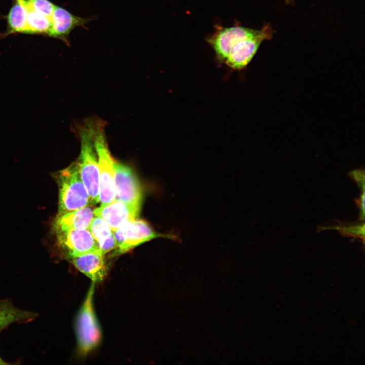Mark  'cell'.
<instances>
[{
  "instance_id": "1",
  "label": "cell",
  "mask_w": 365,
  "mask_h": 365,
  "mask_svg": "<svg viewBox=\"0 0 365 365\" xmlns=\"http://www.w3.org/2000/svg\"><path fill=\"white\" fill-rule=\"evenodd\" d=\"M91 133L97 154L99 178V202L107 204L115 200V161L108 149L104 123L100 120L86 122Z\"/></svg>"
},
{
  "instance_id": "2",
  "label": "cell",
  "mask_w": 365,
  "mask_h": 365,
  "mask_svg": "<svg viewBox=\"0 0 365 365\" xmlns=\"http://www.w3.org/2000/svg\"><path fill=\"white\" fill-rule=\"evenodd\" d=\"M58 188L57 215L91 205L87 190L81 177L77 162L55 174Z\"/></svg>"
},
{
  "instance_id": "3",
  "label": "cell",
  "mask_w": 365,
  "mask_h": 365,
  "mask_svg": "<svg viewBox=\"0 0 365 365\" xmlns=\"http://www.w3.org/2000/svg\"><path fill=\"white\" fill-rule=\"evenodd\" d=\"M81 153L77 162L82 180L88 193L91 205L99 202L98 160L91 133L85 122L78 129Z\"/></svg>"
},
{
  "instance_id": "4",
  "label": "cell",
  "mask_w": 365,
  "mask_h": 365,
  "mask_svg": "<svg viewBox=\"0 0 365 365\" xmlns=\"http://www.w3.org/2000/svg\"><path fill=\"white\" fill-rule=\"evenodd\" d=\"M95 283L90 285L76 320V330L80 353L86 355L95 348L101 339V331L93 307Z\"/></svg>"
},
{
  "instance_id": "5",
  "label": "cell",
  "mask_w": 365,
  "mask_h": 365,
  "mask_svg": "<svg viewBox=\"0 0 365 365\" xmlns=\"http://www.w3.org/2000/svg\"><path fill=\"white\" fill-rule=\"evenodd\" d=\"M117 252L126 253L134 247L157 238L177 239L173 234H161L155 231L146 222L135 220L113 231Z\"/></svg>"
},
{
  "instance_id": "6",
  "label": "cell",
  "mask_w": 365,
  "mask_h": 365,
  "mask_svg": "<svg viewBox=\"0 0 365 365\" xmlns=\"http://www.w3.org/2000/svg\"><path fill=\"white\" fill-rule=\"evenodd\" d=\"M115 200L140 207L142 192L139 182L128 166L115 162Z\"/></svg>"
},
{
  "instance_id": "7",
  "label": "cell",
  "mask_w": 365,
  "mask_h": 365,
  "mask_svg": "<svg viewBox=\"0 0 365 365\" xmlns=\"http://www.w3.org/2000/svg\"><path fill=\"white\" fill-rule=\"evenodd\" d=\"M59 247L68 258L97 250V242L88 229L53 230Z\"/></svg>"
},
{
  "instance_id": "8",
  "label": "cell",
  "mask_w": 365,
  "mask_h": 365,
  "mask_svg": "<svg viewBox=\"0 0 365 365\" xmlns=\"http://www.w3.org/2000/svg\"><path fill=\"white\" fill-rule=\"evenodd\" d=\"M261 30L242 26L221 28L208 41L214 49L218 60L225 62L236 45L244 39L258 35Z\"/></svg>"
},
{
  "instance_id": "9",
  "label": "cell",
  "mask_w": 365,
  "mask_h": 365,
  "mask_svg": "<svg viewBox=\"0 0 365 365\" xmlns=\"http://www.w3.org/2000/svg\"><path fill=\"white\" fill-rule=\"evenodd\" d=\"M271 28L266 26L258 35L240 41L232 49L225 62L234 69L244 68L251 60L261 43L271 38Z\"/></svg>"
},
{
  "instance_id": "10",
  "label": "cell",
  "mask_w": 365,
  "mask_h": 365,
  "mask_svg": "<svg viewBox=\"0 0 365 365\" xmlns=\"http://www.w3.org/2000/svg\"><path fill=\"white\" fill-rule=\"evenodd\" d=\"M140 207L115 200L111 203L95 208V216L105 220L114 231L127 223L137 218Z\"/></svg>"
},
{
  "instance_id": "11",
  "label": "cell",
  "mask_w": 365,
  "mask_h": 365,
  "mask_svg": "<svg viewBox=\"0 0 365 365\" xmlns=\"http://www.w3.org/2000/svg\"><path fill=\"white\" fill-rule=\"evenodd\" d=\"M52 27L48 34L49 36L63 41L69 45L68 36L71 31L77 27L87 28L86 25L93 18H83L74 15L66 10L55 6L51 16Z\"/></svg>"
},
{
  "instance_id": "12",
  "label": "cell",
  "mask_w": 365,
  "mask_h": 365,
  "mask_svg": "<svg viewBox=\"0 0 365 365\" xmlns=\"http://www.w3.org/2000/svg\"><path fill=\"white\" fill-rule=\"evenodd\" d=\"M104 254L98 249L81 255L69 257L72 264L93 282H101L107 273Z\"/></svg>"
},
{
  "instance_id": "13",
  "label": "cell",
  "mask_w": 365,
  "mask_h": 365,
  "mask_svg": "<svg viewBox=\"0 0 365 365\" xmlns=\"http://www.w3.org/2000/svg\"><path fill=\"white\" fill-rule=\"evenodd\" d=\"M94 210L91 205H88L61 215H57L53 224V230L88 229L95 216Z\"/></svg>"
},
{
  "instance_id": "14",
  "label": "cell",
  "mask_w": 365,
  "mask_h": 365,
  "mask_svg": "<svg viewBox=\"0 0 365 365\" xmlns=\"http://www.w3.org/2000/svg\"><path fill=\"white\" fill-rule=\"evenodd\" d=\"M88 230L102 254H105L116 247L113 231L103 218L94 216Z\"/></svg>"
},
{
  "instance_id": "15",
  "label": "cell",
  "mask_w": 365,
  "mask_h": 365,
  "mask_svg": "<svg viewBox=\"0 0 365 365\" xmlns=\"http://www.w3.org/2000/svg\"><path fill=\"white\" fill-rule=\"evenodd\" d=\"M36 316V313L18 308L9 300H0V332L12 323L29 322Z\"/></svg>"
},
{
  "instance_id": "16",
  "label": "cell",
  "mask_w": 365,
  "mask_h": 365,
  "mask_svg": "<svg viewBox=\"0 0 365 365\" xmlns=\"http://www.w3.org/2000/svg\"><path fill=\"white\" fill-rule=\"evenodd\" d=\"M7 29L5 35L14 33H25L26 26V10L16 1L7 16Z\"/></svg>"
},
{
  "instance_id": "17",
  "label": "cell",
  "mask_w": 365,
  "mask_h": 365,
  "mask_svg": "<svg viewBox=\"0 0 365 365\" xmlns=\"http://www.w3.org/2000/svg\"><path fill=\"white\" fill-rule=\"evenodd\" d=\"M26 10L25 33L45 34L48 35L52 27L51 19L31 9L26 8Z\"/></svg>"
},
{
  "instance_id": "18",
  "label": "cell",
  "mask_w": 365,
  "mask_h": 365,
  "mask_svg": "<svg viewBox=\"0 0 365 365\" xmlns=\"http://www.w3.org/2000/svg\"><path fill=\"white\" fill-rule=\"evenodd\" d=\"M26 8L51 18L55 5L48 0H24Z\"/></svg>"
},
{
  "instance_id": "19",
  "label": "cell",
  "mask_w": 365,
  "mask_h": 365,
  "mask_svg": "<svg viewBox=\"0 0 365 365\" xmlns=\"http://www.w3.org/2000/svg\"><path fill=\"white\" fill-rule=\"evenodd\" d=\"M338 230L345 234L356 236L364 239V225L350 227H340Z\"/></svg>"
},
{
  "instance_id": "20",
  "label": "cell",
  "mask_w": 365,
  "mask_h": 365,
  "mask_svg": "<svg viewBox=\"0 0 365 365\" xmlns=\"http://www.w3.org/2000/svg\"><path fill=\"white\" fill-rule=\"evenodd\" d=\"M356 182L359 184V186L364 190V171L360 170H354L351 172L350 174Z\"/></svg>"
},
{
  "instance_id": "21",
  "label": "cell",
  "mask_w": 365,
  "mask_h": 365,
  "mask_svg": "<svg viewBox=\"0 0 365 365\" xmlns=\"http://www.w3.org/2000/svg\"><path fill=\"white\" fill-rule=\"evenodd\" d=\"M359 207L360 208V216L361 220L364 219V193L362 192V194L360 195L359 198ZM360 219V220H361Z\"/></svg>"
},
{
  "instance_id": "22",
  "label": "cell",
  "mask_w": 365,
  "mask_h": 365,
  "mask_svg": "<svg viewBox=\"0 0 365 365\" xmlns=\"http://www.w3.org/2000/svg\"><path fill=\"white\" fill-rule=\"evenodd\" d=\"M8 362H5L0 356V364H8Z\"/></svg>"
},
{
  "instance_id": "23",
  "label": "cell",
  "mask_w": 365,
  "mask_h": 365,
  "mask_svg": "<svg viewBox=\"0 0 365 365\" xmlns=\"http://www.w3.org/2000/svg\"><path fill=\"white\" fill-rule=\"evenodd\" d=\"M16 1H17V2H18L19 3L21 4V5H22L23 6H24V5H23L24 0H16Z\"/></svg>"
}]
</instances>
